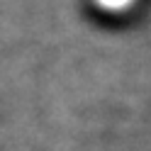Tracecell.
I'll list each match as a JSON object with an SVG mask.
<instances>
[{
    "mask_svg": "<svg viewBox=\"0 0 151 151\" xmlns=\"http://www.w3.org/2000/svg\"><path fill=\"white\" fill-rule=\"evenodd\" d=\"M95 5L105 12H124L134 5V0H95Z\"/></svg>",
    "mask_w": 151,
    "mask_h": 151,
    "instance_id": "6da1fadb",
    "label": "cell"
}]
</instances>
